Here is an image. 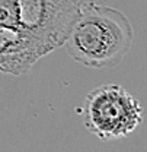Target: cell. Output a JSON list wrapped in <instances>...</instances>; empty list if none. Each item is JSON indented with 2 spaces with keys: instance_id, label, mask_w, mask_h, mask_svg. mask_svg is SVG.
<instances>
[{
  "instance_id": "1",
  "label": "cell",
  "mask_w": 147,
  "mask_h": 152,
  "mask_svg": "<svg viewBox=\"0 0 147 152\" xmlns=\"http://www.w3.org/2000/svg\"><path fill=\"white\" fill-rule=\"evenodd\" d=\"M134 29L118 9L89 0L64 41L67 54L91 69H112L130 53Z\"/></svg>"
},
{
  "instance_id": "2",
  "label": "cell",
  "mask_w": 147,
  "mask_h": 152,
  "mask_svg": "<svg viewBox=\"0 0 147 152\" xmlns=\"http://www.w3.org/2000/svg\"><path fill=\"white\" fill-rule=\"evenodd\" d=\"M143 121V107L125 88L108 83L92 89L83 101V124L101 140L125 137Z\"/></svg>"
}]
</instances>
